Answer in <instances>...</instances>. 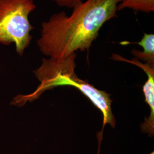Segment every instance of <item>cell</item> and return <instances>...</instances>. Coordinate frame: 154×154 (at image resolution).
Listing matches in <instances>:
<instances>
[{
	"label": "cell",
	"mask_w": 154,
	"mask_h": 154,
	"mask_svg": "<svg viewBox=\"0 0 154 154\" xmlns=\"http://www.w3.org/2000/svg\"><path fill=\"white\" fill-rule=\"evenodd\" d=\"M125 9L151 13L154 11V0H119L118 11Z\"/></svg>",
	"instance_id": "6"
},
{
	"label": "cell",
	"mask_w": 154,
	"mask_h": 154,
	"mask_svg": "<svg viewBox=\"0 0 154 154\" xmlns=\"http://www.w3.org/2000/svg\"><path fill=\"white\" fill-rule=\"evenodd\" d=\"M35 9L34 0H0V44H14L20 56L33 38L29 15Z\"/></svg>",
	"instance_id": "3"
},
{
	"label": "cell",
	"mask_w": 154,
	"mask_h": 154,
	"mask_svg": "<svg viewBox=\"0 0 154 154\" xmlns=\"http://www.w3.org/2000/svg\"><path fill=\"white\" fill-rule=\"evenodd\" d=\"M119 0H86L70 16L54 13L41 24L37 44L48 58L61 59L89 49L105 23L117 16Z\"/></svg>",
	"instance_id": "1"
},
{
	"label": "cell",
	"mask_w": 154,
	"mask_h": 154,
	"mask_svg": "<svg viewBox=\"0 0 154 154\" xmlns=\"http://www.w3.org/2000/svg\"><path fill=\"white\" fill-rule=\"evenodd\" d=\"M137 44L143 48V50L132 49L131 54L135 58L144 63L154 64V34L144 33L142 38Z\"/></svg>",
	"instance_id": "5"
},
{
	"label": "cell",
	"mask_w": 154,
	"mask_h": 154,
	"mask_svg": "<svg viewBox=\"0 0 154 154\" xmlns=\"http://www.w3.org/2000/svg\"><path fill=\"white\" fill-rule=\"evenodd\" d=\"M111 58L115 61L126 62L139 67L146 72L147 80L143 86V92L145 98V102L150 109V114L147 118L142 123L140 127L142 131L147 134L150 137L154 134V64L149 63H142L134 58L128 60L118 54H113Z\"/></svg>",
	"instance_id": "4"
},
{
	"label": "cell",
	"mask_w": 154,
	"mask_h": 154,
	"mask_svg": "<svg viewBox=\"0 0 154 154\" xmlns=\"http://www.w3.org/2000/svg\"><path fill=\"white\" fill-rule=\"evenodd\" d=\"M57 5L61 7L73 8L75 6L81 3L83 0H52Z\"/></svg>",
	"instance_id": "7"
},
{
	"label": "cell",
	"mask_w": 154,
	"mask_h": 154,
	"mask_svg": "<svg viewBox=\"0 0 154 154\" xmlns=\"http://www.w3.org/2000/svg\"><path fill=\"white\" fill-rule=\"evenodd\" d=\"M77 53H74L61 59L43 58L41 65L34 73L39 82L38 87L31 93L18 95L11 100V104L23 106L28 102L38 99L47 90L59 86H69L77 88L85 95L98 110L103 116V126H116V118L112 111V99L110 94L98 88L77 76L75 69Z\"/></svg>",
	"instance_id": "2"
}]
</instances>
